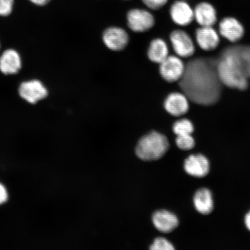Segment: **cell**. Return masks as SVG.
I'll return each instance as SVG.
<instances>
[{
  "label": "cell",
  "instance_id": "5b68a950",
  "mask_svg": "<svg viewBox=\"0 0 250 250\" xmlns=\"http://www.w3.org/2000/svg\"><path fill=\"white\" fill-rule=\"evenodd\" d=\"M127 23L129 29L136 33H144L151 29L155 24V18L146 9L134 8L127 14Z\"/></svg>",
  "mask_w": 250,
  "mask_h": 250
},
{
  "label": "cell",
  "instance_id": "4fadbf2b",
  "mask_svg": "<svg viewBox=\"0 0 250 250\" xmlns=\"http://www.w3.org/2000/svg\"><path fill=\"white\" fill-rule=\"evenodd\" d=\"M184 169L190 176L203 178L210 171L208 159L202 154L191 155L184 162Z\"/></svg>",
  "mask_w": 250,
  "mask_h": 250
},
{
  "label": "cell",
  "instance_id": "83f0119b",
  "mask_svg": "<svg viewBox=\"0 0 250 250\" xmlns=\"http://www.w3.org/2000/svg\"><path fill=\"white\" fill-rule=\"evenodd\" d=\"M0 48H1V45H0Z\"/></svg>",
  "mask_w": 250,
  "mask_h": 250
},
{
  "label": "cell",
  "instance_id": "6da1fadb",
  "mask_svg": "<svg viewBox=\"0 0 250 250\" xmlns=\"http://www.w3.org/2000/svg\"><path fill=\"white\" fill-rule=\"evenodd\" d=\"M179 84L183 92L193 103L205 105L214 104L220 98L222 85L217 61L201 58L190 61L186 64Z\"/></svg>",
  "mask_w": 250,
  "mask_h": 250
},
{
  "label": "cell",
  "instance_id": "8fae6325",
  "mask_svg": "<svg viewBox=\"0 0 250 250\" xmlns=\"http://www.w3.org/2000/svg\"><path fill=\"white\" fill-rule=\"evenodd\" d=\"M197 44L203 51L210 52L216 49L220 44V34L213 26H201L195 32Z\"/></svg>",
  "mask_w": 250,
  "mask_h": 250
},
{
  "label": "cell",
  "instance_id": "484cf974",
  "mask_svg": "<svg viewBox=\"0 0 250 250\" xmlns=\"http://www.w3.org/2000/svg\"><path fill=\"white\" fill-rule=\"evenodd\" d=\"M29 1L34 5L39 6V7H43L48 4L51 0H29Z\"/></svg>",
  "mask_w": 250,
  "mask_h": 250
},
{
  "label": "cell",
  "instance_id": "5bb4252c",
  "mask_svg": "<svg viewBox=\"0 0 250 250\" xmlns=\"http://www.w3.org/2000/svg\"><path fill=\"white\" fill-rule=\"evenodd\" d=\"M21 68V56L16 50H6L0 56V71L5 75L17 74Z\"/></svg>",
  "mask_w": 250,
  "mask_h": 250
},
{
  "label": "cell",
  "instance_id": "2e32d148",
  "mask_svg": "<svg viewBox=\"0 0 250 250\" xmlns=\"http://www.w3.org/2000/svg\"><path fill=\"white\" fill-rule=\"evenodd\" d=\"M194 19L201 26H213L217 22V12L210 3L202 2L196 6Z\"/></svg>",
  "mask_w": 250,
  "mask_h": 250
},
{
  "label": "cell",
  "instance_id": "7402d4cb",
  "mask_svg": "<svg viewBox=\"0 0 250 250\" xmlns=\"http://www.w3.org/2000/svg\"><path fill=\"white\" fill-rule=\"evenodd\" d=\"M15 0H0V17H8L14 11Z\"/></svg>",
  "mask_w": 250,
  "mask_h": 250
},
{
  "label": "cell",
  "instance_id": "d4e9b609",
  "mask_svg": "<svg viewBox=\"0 0 250 250\" xmlns=\"http://www.w3.org/2000/svg\"><path fill=\"white\" fill-rule=\"evenodd\" d=\"M8 199L7 189L2 184L0 183V205L4 204Z\"/></svg>",
  "mask_w": 250,
  "mask_h": 250
},
{
  "label": "cell",
  "instance_id": "d6986e66",
  "mask_svg": "<svg viewBox=\"0 0 250 250\" xmlns=\"http://www.w3.org/2000/svg\"><path fill=\"white\" fill-rule=\"evenodd\" d=\"M237 57L241 62L246 73L250 78V45H239L233 46Z\"/></svg>",
  "mask_w": 250,
  "mask_h": 250
},
{
  "label": "cell",
  "instance_id": "52a82bcc",
  "mask_svg": "<svg viewBox=\"0 0 250 250\" xmlns=\"http://www.w3.org/2000/svg\"><path fill=\"white\" fill-rule=\"evenodd\" d=\"M19 93L25 101L34 104L45 99L48 92L41 81L33 80L21 83L19 88Z\"/></svg>",
  "mask_w": 250,
  "mask_h": 250
},
{
  "label": "cell",
  "instance_id": "ffe728a7",
  "mask_svg": "<svg viewBox=\"0 0 250 250\" xmlns=\"http://www.w3.org/2000/svg\"><path fill=\"white\" fill-rule=\"evenodd\" d=\"M173 130L177 136L191 134L194 131V126L191 121L184 118L177 121L173 125Z\"/></svg>",
  "mask_w": 250,
  "mask_h": 250
},
{
  "label": "cell",
  "instance_id": "cb8c5ba5",
  "mask_svg": "<svg viewBox=\"0 0 250 250\" xmlns=\"http://www.w3.org/2000/svg\"><path fill=\"white\" fill-rule=\"evenodd\" d=\"M143 2L151 10H159L167 4L168 0H142Z\"/></svg>",
  "mask_w": 250,
  "mask_h": 250
},
{
  "label": "cell",
  "instance_id": "8992f818",
  "mask_svg": "<svg viewBox=\"0 0 250 250\" xmlns=\"http://www.w3.org/2000/svg\"><path fill=\"white\" fill-rule=\"evenodd\" d=\"M170 40L174 52L180 58H188L194 54V42L186 31L182 30L173 31L170 34Z\"/></svg>",
  "mask_w": 250,
  "mask_h": 250
},
{
  "label": "cell",
  "instance_id": "e0dca14e",
  "mask_svg": "<svg viewBox=\"0 0 250 250\" xmlns=\"http://www.w3.org/2000/svg\"><path fill=\"white\" fill-rule=\"evenodd\" d=\"M196 210L203 215L210 214L214 208V202L210 190L203 188L197 190L193 197Z\"/></svg>",
  "mask_w": 250,
  "mask_h": 250
},
{
  "label": "cell",
  "instance_id": "7c38bea8",
  "mask_svg": "<svg viewBox=\"0 0 250 250\" xmlns=\"http://www.w3.org/2000/svg\"><path fill=\"white\" fill-rule=\"evenodd\" d=\"M170 14L174 23L180 26H186L194 20V11L184 0L174 2L171 6Z\"/></svg>",
  "mask_w": 250,
  "mask_h": 250
},
{
  "label": "cell",
  "instance_id": "9a60e30c",
  "mask_svg": "<svg viewBox=\"0 0 250 250\" xmlns=\"http://www.w3.org/2000/svg\"><path fill=\"white\" fill-rule=\"evenodd\" d=\"M152 221L156 229L163 233L172 232L179 224L176 215L167 210L155 212L152 216Z\"/></svg>",
  "mask_w": 250,
  "mask_h": 250
},
{
  "label": "cell",
  "instance_id": "3957f363",
  "mask_svg": "<svg viewBox=\"0 0 250 250\" xmlns=\"http://www.w3.org/2000/svg\"><path fill=\"white\" fill-rule=\"evenodd\" d=\"M169 147L167 137L157 132H151L139 140L136 153L143 161L158 160L163 156Z\"/></svg>",
  "mask_w": 250,
  "mask_h": 250
},
{
  "label": "cell",
  "instance_id": "44dd1931",
  "mask_svg": "<svg viewBox=\"0 0 250 250\" xmlns=\"http://www.w3.org/2000/svg\"><path fill=\"white\" fill-rule=\"evenodd\" d=\"M176 145L180 149L188 151L192 149L195 146V142L191 134L177 136Z\"/></svg>",
  "mask_w": 250,
  "mask_h": 250
},
{
  "label": "cell",
  "instance_id": "603a6c76",
  "mask_svg": "<svg viewBox=\"0 0 250 250\" xmlns=\"http://www.w3.org/2000/svg\"><path fill=\"white\" fill-rule=\"evenodd\" d=\"M150 249L152 250H173L174 248L167 240L162 238V237H158L155 240Z\"/></svg>",
  "mask_w": 250,
  "mask_h": 250
},
{
  "label": "cell",
  "instance_id": "4316f807",
  "mask_svg": "<svg viewBox=\"0 0 250 250\" xmlns=\"http://www.w3.org/2000/svg\"><path fill=\"white\" fill-rule=\"evenodd\" d=\"M245 223L247 228L250 231V211L246 215Z\"/></svg>",
  "mask_w": 250,
  "mask_h": 250
},
{
  "label": "cell",
  "instance_id": "7a4b0ae2",
  "mask_svg": "<svg viewBox=\"0 0 250 250\" xmlns=\"http://www.w3.org/2000/svg\"><path fill=\"white\" fill-rule=\"evenodd\" d=\"M217 70L222 84L230 88L245 90L248 87L249 78L233 51L229 47L217 61Z\"/></svg>",
  "mask_w": 250,
  "mask_h": 250
},
{
  "label": "cell",
  "instance_id": "9c48e42d",
  "mask_svg": "<svg viewBox=\"0 0 250 250\" xmlns=\"http://www.w3.org/2000/svg\"><path fill=\"white\" fill-rule=\"evenodd\" d=\"M219 34L229 42L236 43L243 38L245 28L236 18L227 17L219 24Z\"/></svg>",
  "mask_w": 250,
  "mask_h": 250
},
{
  "label": "cell",
  "instance_id": "ba28073f",
  "mask_svg": "<svg viewBox=\"0 0 250 250\" xmlns=\"http://www.w3.org/2000/svg\"><path fill=\"white\" fill-rule=\"evenodd\" d=\"M103 40L108 48L113 51H121L126 48L129 42V36L121 27H111L103 34Z\"/></svg>",
  "mask_w": 250,
  "mask_h": 250
},
{
  "label": "cell",
  "instance_id": "ac0fdd59",
  "mask_svg": "<svg viewBox=\"0 0 250 250\" xmlns=\"http://www.w3.org/2000/svg\"><path fill=\"white\" fill-rule=\"evenodd\" d=\"M168 56V46L164 40L156 39L152 41L148 50V57L150 61L160 64Z\"/></svg>",
  "mask_w": 250,
  "mask_h": 250
},
{
  "label": "cell",
  "instance_id": "277c9868",
  "mask_svg": "<svg viewBox=\"0 0 250 250\" xmlns=\"http://www.w3.org/2000/svg\"><path fill=\"white\" fill-rule=\"evenodd\" d=\"M159 64L161 76L168 83L179 82L185 73L186 65L178 56L169 55Z\"/></svg>",
  "mask_w": 250,
  "mask_h": 250
},
{
  "label": "cell",
  "instance_id": "30bf717a",
  "mask_svg": "<svg viewBox=\"0 0 250 250\" xmlns=\"http://www.w3.org/2000/svg\"><path fill=\"white\" fill-rule=\"evenodd\" d=\"M189 99L183 92H173L166 98L164 107L172 116L181 117L189 109Z\"/></svg>",
  "mask_w": 250,
  "mask_h": 250
}]
</instances>
